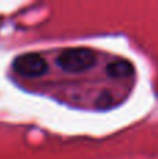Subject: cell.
<instances>
[{
  "label": "cell",
  "instance_id": "obj_1",
  "mask_svg": "<svg viewBox=\"0 0 158 159\" xmlns=\"http://www.w3.org/2000/svg\"><path fill=\"white\" fill-rule=\"evenodd\" d=\"M97 64V56L88 48H70L58 56V66L67 73H81Z\"/></svg>",
  "mask_w": 158,
  "mask_h": 159
},
{
  "label": "cell",
  "instance_id": "obj_2",
  "mask_svg": "<svg viewBox=\"0 0 158 159\" xmlns=\"http://www.w3.org/2000/svg\"><path fill=\"white\" fill-rule=\"evenodd\" d=\"M13 69L22 77H39L48 70L46 60L38 53H25L13 61Z\"/></svg>",
  "mask_w": 158,
  "mask_h": 159
},
{
  "label": "cell",
  "instance_id": "obj_3",
  "mask_svg": "<svg viewBox=\"0 0 158 159\" xmlns=\"http://www.w3.org/2000/svg\"><path fill=\"white\" fill-rule=\"evenodd\" d=\"M133 73V64L128 60H123V59H118V60L109 63L106 67V74L112 78H128Z\"/></svg>",
  "mask_w": 158,
  "mask_h": 159
}]
</instances>
